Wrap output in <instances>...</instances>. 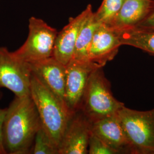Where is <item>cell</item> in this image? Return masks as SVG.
<instances>
[{"label":"cell","mask_w":154,"mask_h":154,"mask_svg":"<svg viewBox=\"0 0 154 154\" xmlns=\"http://www.w3.org/2000/svg\"><path fill=\"white\" fill-rule=\"evenodd\" d=\"M42 126L31 96H15L7 108L2 126L6 154H31L35 137Z\"/></svg>","instance_id":"6da1fadb"},{"label":"cell","mask_w":154,"mask_h":154,"mask_svg":"<svg viewBox=\"0 0 154 154\" xmlns=\"http://www.w3.org/2000/svg\"><path fill=\"white\" fill-rule=\"evenodd\" d=\"M30 96L36 106L42 126L59 148L68 123L74 114L66 103L32 74Z\"/></svg>","instance_id":"7a4b0ae2"},{"label":"cell","mask_w":154,"mask_h":154,"mask_svg":"<svg viewBox=\"0 0 154 154\" xmlns=\"http://www.w3.org/2000/svg\"><path fill=\"white\" fill-rule=\"evenodd\" d=\"M102 68H98L91 74L79 109L91 123L116 114L125 106L113 96Z\"/></svg>","instance_id":"3957f363"},{"label":"cell","mask_w":154,"mask_h":154,"mask_svg":"<svg viewBox=\"0 0 154 154\" xmlns=\"http://www.w3.org/2000/svg\"><path fill=\"white\" fill-rule=\"evenodd\" d=\"M117 114L131 154H154V107L138 111L123 106Z\"/></svg>","instance_id":"277c9868"},{"label":"cell","mask_w":154,"mask_h":154,"mask_svg":"<svg viewBox=\"0 0 154 154\" xmlns=\"http://www.w3.org/2000/svg\"><path fill=\"white\" fill-rule=\"evenodd\" d=\"M58 32L41 18L32 17L29 20L26 40L13 54L29 63L42 61L53 55Z\"/></svg>","instance_id":"5b68a950"},{"label":"cell","mask_w":154,"mask_h":154,"mask_svg":"<svg viewBox=\"0 0 154 154\" xmlns=\"http://www.w3.org/2000/svg\"><path fill=\"white\" fill-rule=\"evenodd\" d=\"M32 76L29 63L0 47V88L9 89L17 97L30 96Z\"/></svg>","instance_id":"8992f818"},{"label":"cell","mask_w":154,"mask_h":154,"mask_svg":"<svg viewBox=\"0 0 154 154\" xmlns=\"http://www.w3.org/2000/svg\"><path fill=\"white\" fill-rule=\"evenodd\" d=\"M99 67H103L91 61L74 59L66 65L65 99L72 114L79 111L88 78L92 72Z\"/></svg>","instance_id":"52a82bcc"},{"label":"cell","mask_w":154,"mask_h":154,"mask_svg":"<svg viewBox=\"0 0 154 154\" xmlns=\"http://www.w3.org/2000/svg\"><path fill=\"white\" fill-rule=\"evenodd\" d=\"M91 123L81 111L72 116L58 148V154H87Z\"/></svg>","instance_id":"ba28073f"},{"label":"cell","mask_w":154,"mask_h":154,"mask_svg":"<svg viewBox=\"0 0 154 154\" xmlns=\"http://www.w3.org/2000/svg\"><path fill=\"white\" fill-rule=\"evenodd\" d=\"M93 11L92 6L89 4L79 15L70 18L68 23L58 32L53 56L64 65L72 60L80 30Z\"/></svg>","instance_id":"9c48e42d"},{"label":"cell","mask_w":154,"mask_h":154,"mask_svg":"<svg viewBox=\"0 0 154 154\" xmlns=\"http://www.w3.org/2000/svg\"><path fill=\"white\" fill-rule=\"evenodd\" d=\"M122 45L115 30L99 23L89 48L88 61L103 67L107 62L114 59Z\"/></svg>","instance_id":"30bf717a"},{"label":"cell","mask_w":154,"mask_h":154,"mask_svg":"<svg viewBox=\"0 0 154 154\" xmlns=\"http://www.w3.org/2000/svg\"><path fill=\"white\" fill-rule=\"evenodd\" d=\"M30 65L32 74L65 103L66 66L53 56L42 61L30 63Z\"/></svg>","instance_id":"8fae6325"},{"label":"cell","mask_w":154,"mask_h":154,"mask_svg":"<svg viewBox=\"0 0 154 154\" xmlns=\"http://www.w3.org/2000/svg\"><path fill=\"white\" fill-rule=\"evenodd\" d=\"M91 132L119 154H131V149L117 112L91 123Z\"/></svg>","instance_id":"7c38bea8"},{"label":"cell","mask_w":154,"mask_h":154,"mask_svg":"<svg viewBox=\"0 0 154 154\" xmlns=\"http://www.w3.org/2000/svg\"><path fill=\"white\" fill-rule=\"evenodd\" d=\"M152 0H125L121 9L107 26L114 30L135 27L149 13Z\"/></svg>","instance_id":"4fadbf2b"},{"label":"cell","mask_w":154,"mask_h":154,"mask_svg":"<svg viewBox=\"0 0 154 154\" xmlns=\"http://www.w3.org/2000/svg\"><path fill=\"white\" fill-rule=\"evenodd\" d=\"M115 31L122 45L138 48L154 56V30L132 28Z\"/></svg>","instance_id":"5bb4252c"},{"label":"cell","mask_w":154,"mask_h":154,"mask_svg":"<svg viewBox=\"0 0 154 154\" xmlns=\"http://www.w3.org/2000/svg\"><path fill=\"white\" fill-rule=\"evenodd\" d=\"M99 24L93 11L83 23L80 30L72 59L80 61H88L89 48L94 32Z\"/></svg>","instance_id":"9a60e30c"},{"label":"cell","mask_w":154,"mask_h":154,"mask_svg":"<svg viewBox=\"0 0 154 154\" xmlns=\"http://www.w3.org/2000/svg\"><path fill=\"white\" fill-rule=\"evenodd\" d=\"M125 0H103L98 10L94 13L97 20L109 25L121 9Z\"/></svg>","instance_id":"2e32d148"},{"label":"cell","mask_w":154,"mask_h":154,"mask_svg":"<svg viewBox=\"0 0 154 154\" xmlns=\"http://www.w3.org/2000/svg\"><path fill=\"white\" fill-rule=\"evenodd\" d=\"M31 154H58V149L52 142L42 126L35 137Z\"/></svg>","instance_id":"e0dca14e"},{"label":"cell","mask_w":154,"mask_h":154,"mask_svg":"<svg viewBox=\"0 0 154 154\" xmlns=\"http://www.w3.org/2000/svg\"><path fill=\"white\" fill-rule=\"evenodd\" d=\"M88 154H118L119 153L91 132L88 141Z\"/></svg>","instance_id":"ac0fdd59"},{"label":"cell","mask_w":154,"mask_h":154,"mask_svg":"<svg viewBox=\"0 0 154 154\" xmlns=\"http://www.w3.org/2000/svg\"><path fill=\"white\" fill-rule=\"evenodd\" d=\"M134 28L154 30V0H152L151 8L146 16Z\"/></svg>","instance_id":"d6986e66"},{"label":"cell","mask_w":154,"mask_h":154,"mask_svg":"<svg viewBox=\"0 0 154 154\" xmlns=\"http://www.w3.org/2000/svg\"><path fill=\"white\" fill-rule=\"evenodd\" d=\"M6 110L7 108L0 109V154H6L2 140V126L6 113Z\"/></svg>","instance_id":"ffe728a7"},{"label":"cell","mask_w":154,"mask_h":154,"mask_svg":"<svg viewBox=\"0 0 154 154\" xmlns=\"http://www.w3.org/2000/svg\"><path fill=\"white\" fill-rule=\"evenodd\" d=\"M1 92L0 91V99H1Z\"/></svg>","instance_id":"44dd1931"}]
</instances>
